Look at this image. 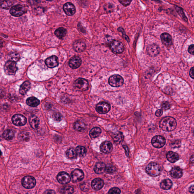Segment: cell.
<instances>
[{
    "instance_id": "obj_41",
    "label": "cell",
    "mask_w": 194,
    "mask_h": 194,
    "mask_svg": "<svg viewBox=\"0 0 194 194\" xmlns=\"http://www.w3.org/2000/svg\"><path fill=\"white\" fill-rule=\"evenodd\" d=\"M74 192V189L71 186H68L64 188L63 193L65 194H72Z\"/></svg>"
},
{
    "instance_id": "obj_30",
    "label": "cell",
    "mask_w": 194,
    "mask_h": 194,
    "mask_svg": "<svg viewBox=\"0 0 194 194\" xmlns=\"http://www.w3.org/2000/svg\"><path fill=\"white\" fill-rule=\"evenodd\" d=\"M101 133V128L98 127L92 128L90 132V136L91 138H97Z\"/></svg>"
},
{
    "instance_id": "obj_16",
    "label": "cell",
    "mask_w": 194,
    "mask_h": 194,
    "mask_svg": "<svg viewBox=\"0 0 194 194\" xmlns=\"http://www.w3.org/2000/svg\"><path fill=\"white\" fill-rule=\"evenodd\" d=\"M63 10L65 13L68 16H72L75 14L76 11L75 6L73 4L69 2L64 5Z\"/></svg>"
},
{
    "instance_id": "obj_14",
    "label": "cell",
    "mask_w": 194,
    "mask_h": 194,
    "mask_svg": "<svg viewBox=\"0 0 194 194\" xmlns=\"http://www.w3.org/2000/svg\"><path fill=\"white\" fill-rule=\"evenodd\" d=\"M113 149L112 143L109 141H105L103 142L100 146V150L104 153H110L112 151Z\"/></svg>"
},
{
    "instance_id": "obj_45",
    "label": "cell",
    "mask_w": 194,
    "mask_h": 194,
    "mask_svg": "<svg viewBox=\"0 0 194 194\" xmlns=\"http://www.w3.org/2000/svg\"><path fill=\"white\" fill-rule=\"evenodd\" d=\"M119 2L124 6H128L131 2L132 0H119Z\"/></svg>"
},
{
    "instance_id": "obj_18",
    "label": "cell",
    "mask_w": 194,
    "mask_h": 194,
    "mask_svg": "<svg viewBox=\"0 0 194 194\" xmlns=\"http://www.w3.org/2000/svg\"><path fill=\"white\" fill-rule=\"evenodd\" d=\"M45 63L46 65L49 68H54L56 67L59 65L58 58L56 56H52L46 60Z\"/></svg>"
},
{
    "instance_id": "obj_24",
    "label": "cell",
    "mask_w": 194,
    "mask_h": 194,
    "mask_svg": "<svg viewBox=\"0 0 194 194\" xmlns=\"http://www.w3.org/2000/svg\"><path fill=\"white\" fill-rule=\"evenodd\" d=\"M39 122V119L35 116H32L29 119L30 126L33 129H36L38 128Z\"/></svg>"
},
{
    "instance_id": "obj_40",
    "label": "cell",
    "mask_w": 194,
    "mask_h": 194,
    "mask_svg": "<svg viewBox=\"0 0 194 194\" xmlns=\"http://www.w3.org/2000/svg\"><path fill=\"white\" fill-rule=\"evenodd\" d=\"M53 118L56 121L60 122L62 120L63 117L61 114L59 112L54 113L53 115Z\"/></svg>"
},
{
    "instance_id": "obj_37",
    "label": "cell",
    "mask_w": 194,
    "mask_h": 194,
    "mask_svg": "<svg viewBox=\"0 0 194 194\" xmlns=\"http://www.w3.org/2000/svg\"><path fill=\"white\" fill-rule=\"evenodd\" d=\"M9 59L10 61L16 62L20 60V56L18 53L12 52L9 55Z\"/></svg>"
},
{
    "instance_id": "obj_46",
    "label": "cell",
    "mask_w": 194,
    "mask_h": 194,
    "mask_svg": "<svg viewBox=\"0 0 194 194\" xmlns=\"http://www.w3.org/2000/svg\"><path fill=\"white\" fill-rule=\"evenodd\" d=\"M118 30H119V32H121L123 33V37H124L125 40H126L128 42H129V38H128V37L125 34V32H124V29L121 28H119V29H118Z\"/></svg>"
},
{
    "instance_id": "obj_50",
    "label": "cell",
    "mask_w": 194,
    "mask_h": 194,
    "mask_svg": "<svg viewBox=\"0 0 194 194\" xmlns=\"http://www.w3.org/2000/svg\"><path fill=\"white\" fill-rule=\"evenodd\" d=\"M190 192L191 193L194 194V185L191 186L189 189Z\"/></svg>"
},
{
    "instance_id": "obj_8",
    "label": "cell",
    "mask_w": 194,
    "mask_h": 194,
    "mask_svg": "<svg viewBox=\"0 0 194 194\" xmlns=\"http://www.w3.org/2000/svg\"><path fill=\"white\" fill-rule=\"evenodd\" d=\"M110 48L112 52L115 54L121 53L124 50V46L123 43L118 40H114L111 42Z\"/></svg>"
},
{
    "instance_id": "obj_43",
    "label": "cell",
    "mask_w": 194,
    "mask_h": 194,
    "mask_svg": "<svg viewBox=\"0 0 194 194\" xmlns=\"http://www.w3.org/2000/svg\"><path fill=\"white\" fill-rule=\"evenodd\" d=\"M161 107L163 110H167L170 108V105L168 102H164L162 104Z\"/></svg>"
},
{
    "instance_id": "obj_39",
    "label": "cell",
    "mask_w": 194,
    "mask_h": 194,
    "mask_svg": "<svg viewBox=\"0 0 194 194\" xmlns=\"http://www.w3.org/2000/svg\"><path fill=\"white\" fill-rule=\"evenodd\" d=\"M12 5V2L9 0H5L1 2V7L5 9H8Z\"/></svg>"
},
{
    "instance_id": "obj_36",
    "label": "cell",
    "mask_w": 194,
    "mask_h": 194,
    "mask_svg": "<svg viewBox=\"0 0 194 194\" xmlns=\"http://www.w3.org/2000/svg\"><path fill=\"white\" fill-rule=\"evenodd\" d=\"M76 150L78 153V155L80 156H84L87 153V150L85 147L82 146H78L76 147Z\"/></svg>"
},
{
    "instance_id": "obj_44",
    "label": "cell",
    "mask_w": 194,
    "mask_h": 194,
    "mask_svg": "<svg viewBox=\"0 0 194 194\" xmlns=\"http://www.w3.org/2000/svg\"><path fill=\"white\" fill-rule=\"evenodd\" d=\"M109 194H119L121 193V191L118 188H113L110 190L108 192Z\"/></svg>"
},
{
    "instance_id": "obj_6",
    "label": "cell",
    "mask_w": 194,
    "mask_h": 194,
    "mask_svg": "<svg viewBox=\"0 0 194 194\" xmlns=\"http://www.w3.org/2000/svg\"><path fill=\"white\" fill-rule=\"evenodd\" d=\"M74 86L79 90L84 91L88 89L89 84L86 79L83 78H79L74 82Z\"/></svg>"
},
{
    "instance_id": "obj_35",
    "label": "cell",
    "mask_w": 194,
    "mask_h": 194,
    "mask_svg": "<svg viewBox=\"0 0 194 194\" xmlns=\"http://www.w3.org/2000/svg\"><path fill=\"white\" fill-rule=\"evenodd\" d=\"M18 138L20 140L27 141L29 140V133L25 131L20 132L18 135Z\"/></svg>"
},
{
    "instance_id": "obj_34",
    "label": "cell",
    "mask_w": 194,
    "mask_h": 194,
    "mask_svg": "<svg viewBox=\"0 0 194 194\" xmlns=\"http://www.w3.org/2000/svg\"><path fill=\"white\" fill-rule=\"evenodd\" d=\"M14 136L13 132L11 130L7 129L4 131L3 136L5 139L8 140H12Z\"/></svg>"
},
{
    "instance_id": "obj_26",
    "label": "cell",
    "mask_w": 194,
    "mask_h": 194,
    "mask_svg": "<svg viewBox=\"0 0 194 194\" xmlns=\"http://www.w3.org/2000/svg\"><path fill=\"white\" fill-rule=\"evenodd\" d=\"M30 88V82L28 81L24 82L23 83V84L20 86V93L21 95H25Z\"/></svg>"
},
{
    "instance_id": "obj_42",
    "label": "cell",
    "mask_w": 194,
    "mask_h": 194,
    "mask_svg": "<svg viewBox=\"0 0 194 194\" xmlns=\"http://www.w3.org/2000/svg\"><path fill=\"white\" fill-rule=\"evenodd\" d=\"M176 10L177 12L180 15V16H181V17L182 18L185 20L186 21H187V18L186 17V16H185L184 13H183V11L182 10V9L180 8L179 7L176 6Z\"/></svg>"
},
{
    "instance_id": "obj_10",
    "label": "cell",
    "mask_w": 194,
    "mask_h": 194,
    "mask_svg": "<svg viewBox=\"0 0 194 194\" xmlns=\"http://www.w3.org/2000/svg\"><path fill=\"white\" fill-rule=\"evenodd\" d=\"M12 121L14 125L21 126L26 124L27 119L24 116L20 114H16L13 116Z\"/></svg>"
},
{
    "instance_id": "obj_4",
    "label": "cell",
    "mask_w": 194,
    "mask_h": 194,
    "mask_svg": "<svg viewBox=\"0 0 194 194\" xmlns=\"http://www.w3.org/2000/svg\"><path fill=\"white\" fill-rule=\"evenodd\" d=\"M109 83L113 87H121L124 83V79L120 75H113L109 78Z\"/></svg>"
},
{
    "instance_id": "obj_1",
    "label": "cell",
    "mask_w": 194,
    "mask_h": 194,
    "mask_svg": "<svg viewBox=\"0 0 194 194\" xmlns=\"http://www.w3.org/2000/svg\"><path fill=\"white\" fill-rule=\"evenodd\" d=\"M159 125L160 128L164 131H172L176 127L177 122L172 117H165L160 121Z\"/></svg>"
},
{
    "instance_id": "obj_38",
    "label": "cell",
    "mask_w": 194,
    "mask_h": 194,
    "mask_svg": "<svg viewBox=\"0 0 194 194\" xmlns=\"http://www.w3.org/2000/svg\"><path fill=\"white\" fill-rule=\"evenodd\" d=\"M116 170V168L114 165L111 164H108L105 167V171L107 173L111 174L115 173Z\"/></svg>"
},
{
    "instance_id": "obj_3",
    "label": "cell",
    "mask_w": 194,
    "mask_h": 194,
    "mask_svg": "<svg viewBox=\"0 0 194 194\" xmlns=\"http://www.w3.org/2000/svg\"><path fill=\"white\" fill-rule=\"evenodd\" d=\"M5 72L7 75H14L18 70L16 63L11 61H8L4 67Z\"/></svg>"
},
{
    "instance_id": "obj_7",
    "label": "cell",
    "mask_w": 194,
    "mask_h": 194,
    "mask_svg": "<svg viewBox=\"0 0 194 194\" xmlns=\"http://www.w3.org/2000/svg\"><path fill=\"white\" fill-rule=\"evenodd\" d=\"M110 105L108 102H102L99 103L96 105V111L99 114H104L109 112L110 110Z\"/></svg>"
},
{
    "instance_id": "obj_20",
    "label": "cell",
    "mask_w": 194,
    "mask_h": 194,
    "mask_svg": "<svg viewBox=\"0 0 194 194\" xmlns=\"http://www.w3.org/2000/svg\"><path fill=\"white\" fill-rule=\"evenodd\" d=\"M147 51L149 55L152 56H157L160 51V49L157 45L152 44L147 47Z\"/></svg>"
},
{
    "instance_id": "obj_19",
    "label": "cell",
    "mask_w": 194,
    "mask_h": 194,
    "mask_svg": "<svg viewBox=\"0 0 194 194\" xmlns=\"http://www.w3.org/2000/svg\"><path fill=\"white\" fill-rule=\"evenodd\" d=\"M92 187L94 190H99L103 187L104 182L103 180L100 178H96L92 181Z\"/></svg>"
},
{
    "instance_id": "obj_25",
    "label": "cell",
    "mask_w": 194,
    "mask_h": 194,
    "mask_svg": "<svg viewBox=\"0 0 194 194\" xmlns=\"http://www.w3.org/2000/svg\"><path fill=\"white\" fill-rule=\"evenodd\" d=\"M105 167L106 166L104 163L98 162L96 164L94 169L97 174H101L105 171Z\"/></svg>"
},
{
    "instance_id": "obj_53",
    "label": "cell",
    "mask_w": 194,
    "mask_h": 194,
    "mask_svg": "<svg viewBox=\"0 0 194 194\" xmlns=\"http://www.w3.org/2000/svg\"><path fill=\"white\" fill-rule=\"evenodd\" d=\"M45 193H54L55 192L54 191L51 190H47L45 192Z\"/></svg>"
},
{
    "instance_id": "obj_15",
    "label": "cell",
    "mask_w": 194,
    "mask_h": 194,
    "mask_svg": "<svg viewBox=\"0 0 194 194\" xmlns=\"http://www.w3.org/2000/svg\"><path fill=\"white\" fill-rule=\"evenodd\" d=\"M82 61L80 58L78 56H74L70 59L69 65L71 68H78L81 65Z\"/></svg>"
},
{
    "instance_id": "obj_28",
    "label": "cell",
    "mask_w": 194,
    "mask_h": 194,
    "mask_svg": "<svg viewBox=\"0 0 194 194\" xmlns=\"http://www.w3.org/2000/svg\"><path fill=\"white\" fill-rule=\"evenodd\" d=\"M27 104L32 107H36L39 105L40 101L38 99L35 97H32L27 99Z\"/></svg>"
},
{
    "instance_id": "obj_51",
    "label": "cell",
    "mask_w": 194,
    "mask_h": 194,
    "mask_svg": "<svg viewBox=\"0 0 194 194\" xmlns=\"http://www.w3.org/2000/svg\"><path fill=\"white\" fill-rule=\"evenodd\" d=\"M123 147H124V149H125L126 154L128 157H129V154H128V147H127L126 146H123Z\"/></svg>"
},
{
    "instance_id": "obj_33",
    "label": "cell",
    "mask_w": 194,
    "mask_h": 194,
    "mask_svg": "<svg viewBox=\"0 0 194 194\" xmlns=\"http://www.w3.org/2000/svg\"><path fill=\"white\" fill-rule=\"evenodd\" d=\"M113 139L116 143L119 144L123 140V135L121 132H118L115 133L113 137Z\"/></svg>"
},
{
    "instance_id": "obj_29",
    "label": "cell",
    "mask_w": 194,
    "mask_h": 194,
    "mask_svg": "<svg viewBox=\"0 0 194 194\" xmlns=\"http://www.w3.org/2000/svg\"><path fill=\"white\" fill-rule=\"evenodd\" d=\"M173 183L170 179H165L162 181L160 183V187L164 190H168L171 188Z\"/></svg>"
},
{
    "instance_id": "obj_13",
    "label": "cell",
    "mask_w": 194,
    "mask_h": 194,
    "mask_svg": "<svg viewBox=\"0 0 194 194\" xmlns=\"http://www.w3.org/2000/svg\"><path fill=\"white\" fill-rule=\"evenodd\" d=\"M57 179L60 183L62 184H66L69 183L71 181L70 176L65 172L59 173L57 176Z\"/></svg>"
},
{
    "instance_id": "obj_27",
    "label": "cell",
    "mask_w": 194,
    "mask_h": 194,
    "mask_svg": "<svg viewBox=\"0 0 194 194\" xmlns=\"http://www.w3.org/2000/svg\"><path fill=\"white\" fill-rule=\"evenodd\" d=\"M74 128L78 131L82 132L85 129L86 125L84 122L78 121L74 123Z\"/></svg>"
},
{
    "instance_id": "obj_5",
    "label": "cell",
    "mask_w": 194,
    "mask_h": 194,
    "mask_svg": "<svg viewBox=\"0 0 194 194\" xmlns=\"http://www.w3.org/2000/svg\"><path fill=\"white\" fill-rule=\"evenodd\" d=\"M22 184L25 188L31 189L35 186L36 181L33 177L31 176H26L23 178Z\"/></svg>"
},
{
    "instance_id": "obj_21",
    "label": "cell",
    "mask_w": 194,
    "mask_h": 194,
    "mask_svg": "<svg viewBox=\"0 0 194 194\" xmlns=\"http://www.w3.org/2000/svg\"><path fill=\"white\" fill-rule=\"evenodd\" d=\"M161 40L162 42L164 45L170 46L172 44V37L170 35L167 33H163L161 35Z\"/></svg>"
},
{
    "instance_id": "obj_22",
    "label": "cell",
    "mask_w": 194,
    "mask_h": 194,
    "mask_svg": "<svg viewBox=\"0 0 194 194\" xmlns=\"http://www.w3.org/2000/svg\"><path fill=\"white\" fill-rule=\"evenodd\" d=\"M170 174L173 178H178L182 177L183 175V172L180 168L178 167H175L171 171Z\"/></svg>"
},
{
    "instance_id": "obj_32",
    "label": "cell",
    "mask_w": 194,
    "mask_h": 194,
    "mask_svg": "<svg viewBox=\"0 0 194 194\" xmlns=\"http://www.w3.org/2000/svg\"><path fill=\"white\" fill-rule=\"evenodd\" d=\"M66 154L67 157L70 159H75L78 155L76 150L73 148L68 149L66 151Z\"/></svg>"
},
{
    "instance_id": "obj_55",
    "label": "cell",
    "mask_w": 194,
    "mask_h": 194,
    "mask_svg": "<svg viewBox=\"0 0 194 194\" xmlns=\"http://www.w3.org/2000/svg\"><path fill=\"white\" fill-rule=\"evenodd\" d=\"M194 133V131H193Z\"/></svg>"
},
{
    "instance_id": "obj_12",
    "label": "cell",
    "mask_w": 194,
    "mask_h": 194,
    "mask_svg": "<svg viewBox=\"0 0 194 194\" xmlns=\"http://www.w3.org/2000/svg\"><path fill=\"white\" fill-rule=\"evenodd\" d=\"M71 176L73 182H78L83 179L84 174L83 171L80 169H75L72 172Z\"/></svg>"
},
{
    "instance_id": "obj_48",
    "label": "cell",
    "mask_w": 194,
    "mask_h": 194,
    "mask_svg": "<svg viewBox=\"0 0 194 194\" xmlns=\"http://www.w3.org/2000/svg\"><path fill=\"white\" fill-rule=\"evenodd\" d=\"M163 113V111L162 110V109H159V110H158L156 111V112H155V115L158 117L162 115Z\"/></svg>"
},
{
    "instance_id": "obj_2",
    "label": "cell",
    "mask_w": 194,
    "mask_h": 194,
    "mask_svg": "<svg viewBox=\"0 0 194 194\" xmlns=\"http://www.w3.org/2000/svg\"><path fill=\"white\" fill-rule=\"evenodd\" d=\"M162 168L159 164L155 162L150 163L146 168V172L149 175L155 177L161 173Z\"/></svg>"
},
{
    "instance_id": "obj_9",
    "label": "cell",
    "mask_w": 194,
    "mask_h": 194,
    "mask_svg": "<svg viewBox=\"0 0 194 194\" xmlns=\"http://www.w3.org/2000/svg\"><path fill=\"white\" fill-rule=\"evenodd\" d=\"M151 143L153 146L155 148H160L165 144L166 140L162 136H155L152 138Z\"/></svg>"
},
{
    "instance_id": "obj_23",
    "label": "cell",
    "mask_w": 194,
    "mask_h": 194,
    "mask_svg": "<svg viewBox=\"0 0 194 194\" xmlns=\"http://www.w3.org/2000/svg\"><path fill=\"white\" fill-rule=\"evenodd\" d=\"M167 159L171 163H175L179 159V155L176 153L172 151H169L166 155Z\"/></svg>"
},
{
    "instance_id": "obj_11",
    "label": "cell",
    "mask_w": 194,
    "mask_h": 194,
    "mask_svg": "<svg viewBox=\"0 0 194 194\" xmlns=\"http://www.w3.org/2000/svg\"><path fill=\"white\" fill-rule=\"evenodd\" d=\"M25 12V8L21 5H17L11 7L10 13L13 16L18 17L22 16Z\"/></svg>"
},
{
    "instance_id": "obj_47",
    "label": "cell",
    "mask_w": 194,
    "mask_h": 194,
    "mask_svg": "<svg viewBox=\"0 0 194 194\" xmlns=\"http://www.w3.org/2000/svg\"><path fill=\"white\" fill-rule=\"evenodd\" d=\"M188 52L191 54L194 55V45L192 44L189 46L188 49Z\"/></svg>"
},
{
    "instance_id": "obj_54",
    "label": "cell",
    "mask_w": 194,
    "mask_h": 194,
    "mask_svg": "<svg viewBox=\"0 0 194 194\" xmlns=\"http://www.w3.org/2000/svg\"><path fill=\"white\" fill-rule=\"evenodd\" d=\"M46 1H52V0H46Z\"/></svg>"
},
{
    "instance_id": "obj_17",
    "label": "cell",
    "mask_w": 194,
    "mask_h": 194,
    "mask_svg": "<svg viewBox=\"0 0 194 194\" xmlns=\"http://www.w3.org/2000/svg\"><path fill=\"white\" fill-rule=\"evenodd\" d=\"M73 47L76 52H81L85 50L86 46L85 43L82 40L75 41L73 44Z\"/></svg>"
},
{
    "instance_id": "obj_52",
    "label": "cell",
    "mask_w": 194,
    "mask_h": 194,
    "mask_svg": "<svg viewBox=\"0 0 194 194\" xmlns=\"http://www.w3.org/2000/svg\"><path fill=\"white\" fill-rule=\"evenodd\" d=\"M190 161L192 164H194V154L191 157L190 159Z\"/></svg>"
},
{
    "instance_id": "obj_31",
    "label": "cell",
    "mask_w": 194,
    "mask_h": 194,
    "mask_svg": "<svg viewBox=\"0 0 194 194\" xmlns=\"http://www.w3.org/2000/svg\"><path fill=\"white\" fill-rule=\"evenodd\" d=\"M66 34V30L65 28H60L56 29L55 32V34L58 38L62 39Z\"/></svg>"
},
{
    "instance_id": "obj_49",
    "label": "cell",
    "mask_w": 194,
    "mask_h": 194,
    "mask_svg": "<svg viewBox=\"0 0 194 194\" xmlns=\"http://www.w3.org/2000/svg\"><path fill=\"white\" fill-rule=\"evenodd\" d=\"M190 75L192 79H194V67L190 70Z\"/></svg>"
}]
</instances>
